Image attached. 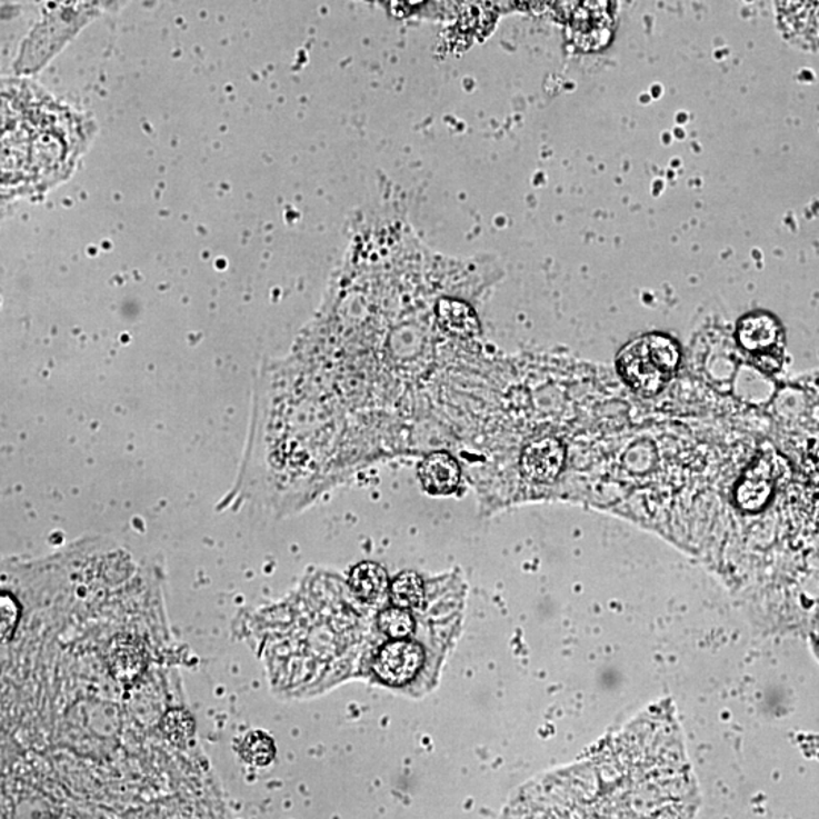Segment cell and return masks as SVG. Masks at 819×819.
<instances>
[{
    "mask_svg": "<svg viewBox=\"0 0 819 819\" xmlns=\"http://www.w3.org/2000/svg\"><path fill=\"white\" fill-rule=\"evenodd\" d=\"M89 116L23 78L2 90V198L37 197L69 180L93 141Z\"/></svg>",
    "mask_w": 819,
    "mask_h": 819,
    "instance_id": "obj_1",
    "label": "cell"
},
{
    "mask_svg": "<svg viewBox=\"0 0 819 819\" xmlns=\"http://www.w3.org/2000/svg\"><path fill=\"white\" fill-rule=\"evenodd\" d=\"M679 343L667 334L652 332L622 348L617 359L622 380L643 397H652L672 380L680 364Z\"/></svg>",
    "mask_w": 819,
    "mask_h": 819,
    "instance_id": "obj_2",
    "label": "cell"
},
{
    "mask_svg": "<svg viewBox=\"0 0 819 819\" xmlns=\"http://www.w3.org/2000/svg\"><path fill=\"white\" fill-rule=\"evenodd\" d=\"M557 10L581 51H600L612 39L615 0H557Z\"/></svg>",
    "mask_w": 819,
    "mask_h": 819,
    "instance_id": "obj_3",
    "label": "cell"
},
{
    "mask_svg": "<svg viewBox=\"0 0 819 819\" xmlns=\"http://www.w3.org/2000/svg\"><path fill=\"white\" fill-rule=\"evenodd\" d=\"M739 347L760 371L775 373L783 364L785 331L775 316L752 313L738 323Z\"/></svg>",
    "mask_w": 819,
    "mask_h": 819,
    "instance_id": "obj_4",
    "label": "cell"
},
{
    "mask_svg": "<svg viewBox=\"0 0 819 819\" xmlns=\"http://www.w3.org/2000/svg\"><path fill=\"white\" fill-rule=\"evenodd\" d=\"M423 648L413 640L394 639L382 647L376 660V672L384 683L402 686L413 680L422 668Z\"/></svg>",
    "mask_w": 819,
    "mask_h": 819,
    "instance_id": "obj_5",
    "label": "cell"
},
{
    "mask_svg": "<svg viewBox=\"0 0 819 819\" xmlns=\"http://www.w3.org/2000/svg\"><path fill=\"white\" fill-rule=\"evenodd\" d=\"M781 28L802 48L819 49V0H776Z\"/></svg>",
    "mask_w": 819,
    "mask_h": 819,
    "instance_id": "obj_6",
    "label": "cell"
},
{
    "mask_svg": "<svg viewBox=\"0 0 819 819\" xmlns=\"http://www.w3.org/2000/svg\"><path fill=\"white\" fill-rule=\"evenodd\" d=\"M567 460V449L559 439L540 438L523 448L521 469L528 480L551 483L560 476Z\"/></svg>",
    "mask_w": 819,
    "mask_h": 819,
    "instance_id": "obj_7",
    "label": "cell"
},
{
    "mask_svg": "<svg viewBox=\"0 0 819 819\" xmlns=\"http://www.w3.org/2000/svg\"><path fill=\"white\" fill-rule=\"evenodd\" d=\"M777 460L759 459L748 469L736 489V501L748 511H758L771 498L777 478Z\"/></svg>",
    "mask_w": 819,
    "mask_h": 819,
    "instance_id": "obj_8",
    "label": "cell"
},
{
    "mask_svg": "<svg viewBox=\"0 0 819 819\" xmlns=\"http://www.w3.org/2000/svg\"><path fill=\"white\" fill-rule=\"evenodd\" d=\"M418 473L422 488L430 495L455 493L460 486V466L449 452L428 455L419 465Z\"/></svg>",
    "mask_w": 819,
    "mask_h": 819,
    "instance_id": "obj_9",
    "label": "cell"
},
{
    "mask_svg": "<svg viewBox=\"0 0 819 819\" xmlns=\"http://www.w3.org/2000/svg\"><path fill=\"white\" fill-rule=\"evenodd\" d=\"M435 311L439 327L449 336L472 339L481 332V323L476 309L463 299L440 298Z\"/></svg>",
    "mask_w": 819,
    "mask_h": 819,
    "instance_id": "obj_10",
    "label": "cell"
},
{
    "mask_svg": "<svg viewBox=\"0 0 819 819\" xmlns=\"http://www.w3.org/2000/svg\"><path fill=\"white\" fill-rule=\"evenodd\" d=\"M349 583L361 600L376 601L389 586L388 572L373 561L357 565L349 576Z\"/></svg>",
    "mask_w": 819,
    "mask_h": 819,
    "instance_id": "obj_11",
    "label": "cell"
},
{
    "mask_svg": "<svg viewBox=\"0 0 819 819\" xmlns=\"http://www.w3.org/2000/svg\"><path fill=\"white\" fill-rule=\"evenodd\" d=\"M237 755L251 767H269L277 756L276 742L264 731L252 730L243 736L242 741L237 747Z\"/></svg>",
    "mask_w": 819,
    "mask_h": 819,
    "instance_id": "obj_12",
    "label": "cell"
},
{
    "mask_svg": "<svg viewBox=\"0 0 819 819\" xmlns=\"http://www.w3.org/2000/svg\"><path fill=\"white\" fill-rule=\"evenodd\" d=\"M423 598H426V589L418 573L402 572L393 581L392 601L394 606L402 607V609H416L423 605Z\"/></svg>",
    "mask_w": 819,
    "mask_h": 819,
    "instance_id": "obj_13",
    "label": "cell"
},
{
    "mask_svg": "<svg viewBox=\"0 0 819 819\" xmlns=\"http://www.w3.org/2000/svg\"><path fill=\"white\" fill-rule=\"evenodd\" d=\"M378 626H380L382 633L388 635L389 638L406 639L413 633L415 619L411 617L409 609L393 607V609L380 613Z\"/></svg>",
    "mask_w": 819,
    "mask_h": 819,
    "instance_id": "obj_14",
    "label": "cell"
},
{
    "mask_svg": "<svg viewBox=\"0 0 819 819\" xmlns=\"http://www.w3.org/2000/svg\"><path fill=\"white\" fill-rule=\"evenodd\" d=\"M163 730L174 746H186L194 733V722L184 710H172L166 715Z\"/></svg>",
    "mask_w": 819,
    "mask_h": 819,
    "instance_id": "obj_15",
    "label": "cell"
},
{
    "mask_svg": "<svg viewBox=\"0 0 819 819\" xmlns=\"http://www.w3.org/2000/svg\"><path fill=\"white\" fill-rule=\"evenodd\" d=\"M802 471L809 478L810 483L819 488V443H810L802 459Z\"/></svg>",
    "mask_w": 819,
    "mask_h": 819,
    "instance_id": "obj_16",
    "label": "cell"
},
{
    "mask_svg": "<svg viewBox=\"0 0 819 819\" xmlns=\"http://www.w3.org/2000/svg\"><path fill=\"white\" fill-rule=\"evenodd\" d=\"M426 2L427 0H390V6H392L394 14L402 18V16H409L418 10Z\"/></svg>",
    "mask_w": 819,
    "mask_h": 819,
    "instance_id": "obj_17",
    "label": "cell"
},
{
    "mask_svg": "<svg viewBox=\"0 0 819 819\" xmlns=\"http://www.w3.org/2000/svg\"><path fill=\"white\" fill-rule=\"evenodd\" d=\"M547 2L548 0H517L519 7L528 8V10L547 6Z\"/></svg>",
    "mask_w": 819,
    "mask_h": 819,
    "instance_id": "obj_18",
    "label": "cell"
}]
</instances>
